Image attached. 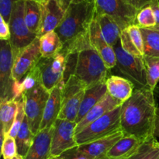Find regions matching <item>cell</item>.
Wrapping results in <instances>:
<instances>
[{"instance_id":"42","label":"cell","mask_w":159,"mask_h":159,"mask_svg":"<svg viewBox=\"0 0 159 159\" xmlns=\"http://www.w3.org/2000/svg\"><path fill=\"white\" fill-rule=\"evenodd\" d=\"M6 159H24V158H23V157L22 156V155H19V154H17V155H16L15 157H13V158H6Z\"/></svg>"},{"instance_id":"35","label":"cell","mask_w":159,"mask_h":159,"mask_svg":"<svg viewBox=\"0 0 159 159\" xmlns=\"http://www.w3.org/2000/svg\"><path fill=\"white\" fill-rule=\"evenodd\" d=\"M23 0H0V16L7 23H9L12 9L16 2Z\"/></svg>"},{"instance_id":"41","label":"cell","mask_w":159,"mask_h":159,"mask_svg":"<svg viewBox=\"0 0 159 159\" xmlns=\"http://www.w3.org/2000/svg\"><path fill=\"white\" fill-rule=\"evenodd\" d=\"M154 137L158 140L159 142V108H158V111H157V117L156 121H155V132H154Z\"/></svg>"},{"instance_id":"38","label":"cell","mask_w":159,"mask_h":159,"mask_svg":"<svg viewBox=\"0 0 159 159\" xmlns=\"http://www.w3.org/2000/svg\"><path fill=\"white\" fill-rule=\"evenodd\" d=\"M126 1L128 2V4H130V6L135 8L137 10L139 11L144 6L149 5L151 0H126Z\"/></svg>"},{"instance_id":"4","label":"cell","mask_w":159,"mask_h":159,"mask_svg":"<svg viewBox=\"0 0 159 159\" xmlns=\"http://www.w3.org/2000/svg\"><path fill=\"white\" fill-rule=\"evenodd\" d=\"M121 106L108 112L76 134L75 140L78 145L89 144L122 130L120 125Z\"/></svg>"},{"instance_id":"18","label":"cell","mask_w":159,"mask_h":159,"mask_svg":"<svg viewBox=\"0 0 159 159\" xmlns=\"http://www.w3.org/2000/svg\"><path fill=\"white\" fill-rule=\"evenodd\" d=\"M54 125L40 130L35 134L34 141L24 159H47L51 155V142Z\"/></svg>"},{"instance_id":"39","label":"cell","mask_w":159,"mask_h":159,"mask_svg":"<svg viewBox=\"0 0 159 159\" xmlns=\"http://www.w3.org/2000/svg\"><path fill=\"white\" fill-rule=\"evenodd\" d=\"M149 6L153 10L156 20V26H159V0H151Z\"/></svg>"},{"instance_id":"36","label":"cell","mask_w":159,"mask_h":159,"mask_svg":"<svg viewBox=\"0 0 159 159\" xmlns=\"http://www.w3.org/2000/svg\"><path fill=\"white\" fill-rule=\"evenodd\" d=\"M61 156L63 159H92L79 148V145L65 151L61 155Z\"/></svg>"},{"instance_id":"40","label":"cell","mask_w":159,"mask_h":159,"mask_svg":"<svg viewBox=\"0 0 159 159\" xmlns=\"http://www.w3.org/2000/svg\"><path fill=\"white\" fill-rule=\"evenodd\" d=\"M59 2L61 3L64 9L66 10L68 8V6L71 4H75V3H79L84 0H58Z\"/></svg>"},{"instance_id":"16","label":"cell","mask_w":159,"mask_h":159,"mask_svg":"<svg viewBox=\"0 0 159 159\" xmlns=\"http://www.w3.org/2000/svg\"><path fill=\"white\" fill-rule=\"evenodd\" d=\"M64 85L65 82L62 81L50 92L49 98L43 111L40 130L53 127L58 119L62 107V92Z\"/></svg>"},{"instance_id":"11","label":"cell","mask_w":159,"mask_h":159,"mask_svg":"<svg viewBox=\"0 0 159 159\" xmlns=\"http://www.w3.org/2000/svg\"><path fill=\"white\" fill-rule=\"evenodd\" d=\"M0 46V99H14L12 78L14 58L9 40H1Z\"/></svg>"},{"instance_id":"3","label":"cell","mask_w":159,"mask_h":159,"mask_svg":"<svg viewBox=\"0 0 159 159\" xmlns=\"http://www.w3.org/2000/svg\"><path fill=\"white\" fill-rule=\"evenodd\" d=\"M109 71L102 57L93 47L82 50L78 54L75 75L87 88L106 82Z\"/></svg>"},{"instance_id":"23","label":"cell","mask_w":159,"mask_h":159,"mask_svg":"<svg viewBox=\"0 0 159 159\" xmlns=\"http://www.w3.org/2000/svg\"><path fill=\"white\" fill-rule=\"evenodd\" d=\"M107 89L106 85V82L97 84L94 86L89 87L85 89V95L81 103L80 110H79V115L77 116L75 123L76 124L80 122L88 112L96 105L98 102H100L107 94Z\"/></svg>"},{"instance_id":"33","label":"cell","mask_w":159,"mask_h":159,"mask_svg":"<svg viewBox=\"0 0 159 159\" xmlns=\"http://www.w3.org/2000/svg\"><path fill=\"white\" fill-rule=\"evenodd\" d=\"M0 137L2 142V155L3 159L15 157L18 154L15 138L8 136L2 130H1Z\"/></svg>"},{"instance_id":"9","label":"cell","mask_w":159,"mask_h":159,"mask_svg":"<svg viewBox=\"0 0 159 159\" xmlns=\"http://www.w3.org/2000/svg\"><path fill=\"white\" fill-rule=\"evenodd\" d=\"M49 96L50 92L43 85H39L23 95L25 113L29 120L31 130L34 134H37L40 130L43 111Z\"/></svg>"},{"instance_id":"30","label":"cell","mask_w":159,"mask_h":159,"mask_svg":"<svg viewBox=\"0 0 159 159\" xmlns=\"http://www.w3.org/2000/svg\"><path fill=\"white\" fill-rule=\"evenodd\" d=\"M143 60L145 65L148 85L155 90L159 82V57L144 55Z\"/></svg>"},{"instance_id":"45","label":"cell","mask_w":159,"mask_h":159,"mask_svg":"<svg viewBox=\"0 0 159 159\" xmlns=\"http://www.w3.org/2000/svg\"><path fill=\"white\" fill-rule=\"evenodd\" d=\"M150 29H153V30H155L159 31V26H154V27L150 28Z\"/></svg>"},{"instance_id":"5","label":"cell","mask_w":159,"mask_h":159,"mask_svg":"<svg viewBox=\"0 0 159 159\" xmlns=\"http://www.w3.org/2000/svg\"><path fill=\"white\" fill-rule=\"evenodd\" d=\"M113 48L116 57L115 68H116L123 77L130 81L134 85L135 89L148 87L145 65L143 58L135 57L127 52L122 48L120 41L113 46Z\"/></svg>"},{"instance_id":"13","label":"cell","mask_w":159,"mask_h":159,"mask_svg":"<svg viewBox=\"0 0 159 159\" xmlns=\"http://www.w3.org/2000/svg\"><path fill=\"white\" fill-rule=\"evenodd\" d=\"M41 57L40 37H37L14 60L12 78L15 82H21L24 76L37 65Z\"/></svg>"},{"instance_id":"25","label":"cell","mask_w":159,"mask_h":159,"mask_svg":"<svg viewBox=\"0 0 159 159\" xmlns=\"http://www.w3.org/2000/svg\"><path fill=\"white\" fill-rule=\"evenodd\" d=\"M24 2V18L26 26L31 32L38 34L41 23V3L35 0H25Z\"/></svg>"},{"instance_id":"10","label":"cell","mask_w":159,"mask_h":159,"mask_svg":"<svg viewBox=\"0 0 159 159\" xmlns=\"http://www.w3.org/2000/svg\"><path fill=\"white\" fill-rule=\"evenodd\" d=\"M37 65L40 70L42 85L48 92L64 81L66 56L62 51L52 57H41Z\"/></svg>"},{"instance_id":"7","label":"cell","mask_w":159,"mask_h":159,"mask_svg":"<svg viewBox=\"0 0 159 159\" xmlns=\"http://www.w3.org/2000/svg\"><path fill=\"white\" fill-rule=\"evenodd\" d=\"M87 87L75 75L65 82L62 92V107L59 119L75 122Z\"/></svg>"},{"instance_id":"22","label":"cell","mask_w":159,"mask_h":159,"mask_svg":"<svg viewBox=\"0 0 159 159\" xmlns=\"http://www.w3.org/2000/svg\"><path fill=\"white\" fill-rule=\"evenodd\" d=\"M144 141L134 136L124 134V137L110 149L107 157L111 159H128Z\"/></svg>"},{"instance_id":"27","label":"cell","mask_w":159,"mask_h":159,"mask_svg":"<svg viewBox=\"0 0 159 159\" xmlns=\"http://www.w3.org/2000/svg\"><path fill=\"white\" fill-rule=\"evenodd\" d=\"M40 53L43 57L54 56L62 50L64 43L58 34L54 31L47 33L40 37Z\"/></svg>"},{"instance_id":"37","label":"cell","mask_w":159,"mask_h":159,"mask_svg":"<svg viewBox=\"0 0 159 159\" xmlns=\"http://www.w3.org/2000/svg\"><path fill=\"white\" fill-rule=\"evenodd\" d=\"M0 39L1 40H9L10 39V30H9V23H6L1 16H0Z\"/></svg>"},{"instance_id":"12","label":"cell","mask_w":159,"mask_h":159,"mask_svg":"<svg viewBox=\"0 0 159 159\" xmlns=\"http://www.w3.org/2000/svg\"><path fill=\"white\" fill-rule=\"evenodd\" d=\"M76 123L64 119H57L51 142V155L60 156L63 152L78 146L75 140Z\"/></svg>"},{"instance_id":"20","label":"cell","mask_w":159,"mask_h":159,"mask_svg":"<svg viewBox=\"0 0 159 159\" xmlns=\"http://www.w3.org/2000/svg\"><path fill=\"white\" fill-rule=\"evenodd\" d=\"M122 104L123 102L114 99L109 93H107V96L95 107H93L80 122L78 123L75 128V134L95 120L105 115L106 113L114 110L115 108L120 107Z\"/></svg>"},{"instance_id":"32","label":"cell","mask_w":159,"mask_h":159,"mask_svg":"<svg viewBox=\"0 0 159 159\" xmlns=\"http://www.w3.org/2000/svg\"><path fill=\"white\" fill-rule=\"evenodd\" d=\"M136 24L141 28H152L156 26L153 10L149 5L138 11L136 16Z\"/></svg>"},{"instance_id":"29","label":"cell","mask_w":159,"mask_h":159,"mask_svg":"<svg viewBox=\"0 0 159 159\" xmlns=\"http://www.w3.org/2000/svg\"><path fill=\"white\" fill-rule=\"evenodd\" d=\"M141 30L144 39V55L159 57V31L150 28H141Z\"/></svg>"},{"instance_id":"26","label":"cell","mask_w":159,"mask_h":159,"mask_svg":"<svg viewBox=\"0 0 159 159\" xmlns=\"http://www.w3.org/2000/svg\"><path fill=\"white\" fill-rule=\"evenodd\" d=\"M18 110V100L15 99H2L0 102L1 130L6 134L10 130Z\"/></svg>"},{"instance_id":"47","label":"cell","mask_w":159,"mask_h":159,"mask_svg":"<svg viewBox=\"0 0 159 159\" xmlns=\"http://www.w3.org/2000/svg\"><path fill=\"white\" fill-rule=\"evenodd\" d=\"M102 159H111V158H107V157H106V158H102Z\"/></svg>"},{"instance_id":"2","label":"cell","mask_w":159,"mask_h":159,"mask_svg":"<svg viewBox=\"0 0 159 159\" xmlns=\"http://www.w3.org/2000/svg\"><path fill=\"white\" fill-rule=\"evenodd\" d=\"M96 16L94 0H84L71 4L66 9L65 16L55 32L62 43L85 35L89 33V26Z\"/></svg>"},{"instance_id":"15","label":"cell","mask_w":159,"mask_h":159,"mask_svg":"<svg viewBox=\"0 0 159 159\" xmlns=\"http://www.w3.org/2000/svg\"><path fill=\"white\" fill-rule=\"evenodd\" d=\"M89 40L92 47L99 53L109 70L116 67V57L113 47L109 44L101 33L99 24L95 16L89 26Z\"/></svg>"},{"instance_id":"1","label":"cell","mask_w":159,"mask_h":159,"mask_svg":"<svg viewBox=\"0 0 159 159\" xmlns=\"http://www.w3.org/2000/svg\"><path fill=\"white\" fill-rule=\"evenodd\" d=\"M154 91L149 86L135 89L131 97L122 104L120 125L125 134L144 141L154 137L158 108Z\"/></svg>"},{"instance_id":"34","label":"cell","mask_w":159,"mask_h":159,"mask_svg":"<svg viewBox=\"0 0 159 159\" xmlns=\"http://www.w3.org/2000/svg\"><path fill=\"white\" fill-rule=\"evenodd\" d=\"M25 116H26V113H25L24 109V99L23 97L18 101V110H17V113L16 115L15 120H14L13 124H12L10 130H9L7 134L8 136L16 139L17 134H18L19 130H20V127L22 126V124H23Z\"/></svg>"},{"instance_id":"8","label":"cell","mask_w":159,"mask_h":159,"mask_svg":"<svg viewBox=\"0 0 159 159\" xmlns=\"http://www.w3.org/2000/svg\"><path fill=\"white\" fill-rule=\"evenodd\" d=\"M96 15H105L112 17L122 30L130 25L136 24L138 11L128 4L126 0H94Z\"/></svg>"},{"instance_id":"44","label":"cell","mask_w":159,"mask_h":159,"mask_svg":"<svg viewBox=\"0 0 159 159\" xmlns=\"http://www.w3.org/2000/svg\"><path fill=\"white\" fill-rule=\"evenodd\" d=\"M152 159H159V152Z\"/></svg>"},{"instance_id":"24","label":"cell","mask_w":159,"mask_h":159,"mask_svg":"<svg viewBox=\"0 0 159 159\" xmlns=\"http://www.w3.org/2000/svg\"><path fill=\"white\" fill-rule=\"evenodd\" d=\"M96 18L106 41L112 47L115 46L120 40L121 33L123 31L121 28L112 17L105 14L96 15Z\"/></svg>"},{"instance_id":"14","label":"cell","mask_w":159,"mask_h":159,"mask_svg":"<svg viewBox=\"0 0 159 159\" xmlns=\"http://www.w3.org/2000/svg\"><path fill=\"white\" fill-rule=\"evenodd\" d=\"M42 16L37 37L54 31L61 23L66 10L58 0H47L41 4Z\"/></svg>"},{"instance_id":"31","label":"cell","mask_w":159,"mask_h":159,"mask_svg":"<svg viewBox=\"0 0 159 159\" xmlns=\"http://www.w3.org/2000/svg\"><path fill=\"white\" fill-rule=\"evenodd\" d=\"M159 152V142L153 137L146 140L128 159H152Z\"/></svg>"},{"instance_id":"43","label":"cell","mask_w":159,"mask_h":159,"mask_svg":"<svg viewBox=\"0 0 159 159\" xmlns=\"http://www.w3.org/2000/svg\"><path fill=\"white\" fill-rule=\"evenodd\" d=\"M47 159H63L61 158V156H54V155H51V156L49 157V158H47Z\"/></svg>"},{"instance_id":"28","label":"cell","mask_w":159,"mask_h":159,"mask_svg":"<svg viewBox=\"0 0 159 159\" xmlns=\"http://www.w3.org/2000/svg\"><path fill=\"white\" fill-rule=\"evenodd\" d=\"M34 137H35V134L31 130L29 120L26 116H25L21 127L16 138L17 153L19 155H22L23 158L26 156L28 151L32 145Z\"/></svg>"},{"instance_id":"6","label":"cell","mask_w":159,"mask_h":159,"mask_svg":"<svg viewBox=\"0 0 159 159\" xmlns=\"http://www.w3.org/2000/svg\"><path fill=\"white\" fill-rule=\"evenodd\" d=\"M24 1L16 2L9 23L10 30V39L9 41L12 47L14 60L24 48L37 37V34L31 32L25 22Z\"/></svg>"},{"instance_id":"17","label":"cell","mask_w":159,"mask_h":159,"mask_svg":"<svg viewBox=\"0 0 159 159\" xmlns=\"http://www.w3.org/2000/svg\"><path fill=\"white\" fill-rule=\"evenodd\" d=\"M122 130L89 144L79 145V148L92 159H102L107 157L110 149L124 137Z\"/></svg>"},{"instance_id":"19","label":"cell","mask_w":159,"mask_h":159,"mask_svg":"<svg viewBox=\"0 0 159 159\" xmlns=\"http://www.w3.org/2000/svg\"><path fill=\"white\" fill-rule=\"evenodd\" d=\"M120 41L122 48L129 54L141 58L144 57V39L141 28L138 25H130L124 30Z\"/></svg>"},{"instance_id":"46","label":"cell","mask_w":159,"mask_h":159,"mask_svg":"<svg viewBox=\"0 0 159 159\" xmlns=\"http://www.w3.org/2000/svg\"><path fill=\"white\" fill-rule=\"evenodd\" d=\"M35 1H37L38 2H40V3H43V2H45L47 1V0H35Z\"/></svg>"},{"instance_id":"21","label":"cell","mask_w":159,"mask_h":159,"mask_svg":"<svg viewBox=\"0 0 159 159\" xmlns=\"http://www.w3.org/2000/svg\"><path fill=\"white\" fill-rule=\"evenodd\" d=\"M107 93L124 103L128 100L135 90L134 85L128 79L119 75H110L106 81Z\"/></svg>"}]
</instances>
